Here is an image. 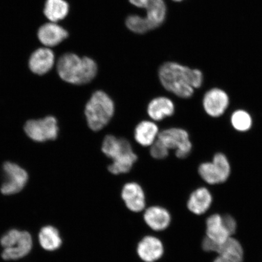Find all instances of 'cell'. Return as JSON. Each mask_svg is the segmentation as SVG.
I'll list each match as a JSON object with an SVG mask.
<instances>
[{"mask_svg":"<svg viewBox=\"0 0 262 262\" xmlns=\"http://www.w3.org/2000/svg\"><path fill=\"white\" fill-rule=\"evenodd\" d=\"M159 77L165 89L183 98L191 97L204 81L201 71L171 61L160 67Z\"/></svg>","mask_w":262,"mask_h":262,"instance_id":"cell-1","label":"cell"},{"mask_svg":"<svg viewBox=\"0 0 262 262\" xmlns=\"http://www.w3.org/2000/svg\"><path fill=\"white\" fill-rule=\"evenodd\" d=\"M57 70L59 77L63 81L82 85L90 83L96 77L98 67L93 58L67 53L58 59Z\"/></svg>","mask_w":262,"mask_h":262,"instance_id":"cell-2","label":"cell"},{"mask_svg":"<svg viewBox=\"0 0 262 262\" xmlns=\"http://www.w3.org/2000/svg\"><path fill=\"white\" fill-rule=\"evenodd\" d=\"M131 5L146 11L145 16L130 15L126 26L130 31L143 34L160 27L165 21L167 8L163 0H129Z\"/></svg>","mask_w":262,"mask_h":262,"instance_id":"cell-3","label":"cell"},{"mask_svg":"<svg viewBox=\"0 0 262 262\" xmlns=\"http://www.w3.org/2000/svg\"><path fill=\"white\" fill-rule=\"evenodd\" d=\"M101 150L113 163L108 166V171L114 175L128 172L137 160L132 146L126 139L107 135L103 140Z\"/></svg>","mask_w":262,"mask_h":262,"instance_id":"cell-4","label":"cell"},{"mask_svg":"<svg viewBox=\"0 0 262 262\" xmlns=\"http://www.w3.org/2000/svg\"><path fill=\"white\" fill-rule=\"evenodd\" d=\"M114 113L115 105L112 98L102 91L95 92L85 106L88 125L96 132L102 129L109 123Z\"/></svg>","mask_w":262,"mask_h":262,"instance_id":"cell-5","label":"cell"},{"mask_svg":"<svg viewBox=\"0 0 262 262\" xmlns=\"http://www.w3.org/2000/svg\"><path fill=\"white\" fill-rule=\"evenodd\" d=\"M199 173L209 184H219L227 181L230 175V164L224 154L217 153L211 162L202 163L199 166Z\"/></svg>","mask_w":262,"mask_h":262,"instance_id":"cell-6","label":"cell"},{"mask_svg":"<svg viewBox=\"0 0 262 262\" xmlns=\"http://www.w3.org/2000/svg\"><path fill=\"white\" fill-rule=\"evenodd\" d=\"M168 149H176L179 159L187 157L192 150V143L187 131L178 127L163 130L159 133L158 138Z\"/></svg>","mask_w":262,"mask_h":262,"instance_id":"cell-7","label":"cell"},{"mask_svg":"<svg viewBox=\"0 0 262 262\" xmlns=\"http://www.w3.org/2000/svg\"><path fill=\"white\" fill-rule=\"evenodd\" d=\"M25 131L29 138L37 142H44L57 139L58 133L57 120L53 116L40 120L28 121Z\"/></svg>","mask_w":262,"mask_h":262,"instance_id":"cell-8","label":"cell"},{"mask_svg":"<svg viewBox=\"0 0 262 262\" xmlns=\"http://www.w3.org/2000/svg\"><path fill=\"white\" fill-rule=\"evenodd\" d=\"M6 180L1 188L2 194L12 195L20 192L28 180V172L15 163L6 162L3 166Z\"/></svg>","mask_w":262,"mask_h":262,"instance_id":"cell-9","label":"cell"},{"mask_svg":"<svg viewBox=\"0 0 262 262\" xmlns=\"http://www.w3.org/2000/svg\"><path fill=\"white\" fill-rule=\"evenodd\" d=\"M229 103L228 94L219 88H213L208 91L203 100L205 112L212 117L222 116L227 110Z\"/></svg>","mask_w":262,"mask_h":262,"instance_id":"cell-10","label":"cell"},{"mask_svg":"<svg viewBox=\"0 0 262 262\" xmlns=\"http://www.w3.org/2000/svg\"><path fill=\"white\" fill-rule=\"evenodd\" d=\"M67 30L57 23L49 22L40 26L37 37L41 43L47 48H52L60 44L68 37Z\"/></svg>","mask_w":262,"mask_h":262,"instance_id":"cell-11","label":"cell"},{"mask_svg":"<svg viewBox=\"0 0 262 262\" xmlns=\"http://www.w3.org/2000/svg\"><path fill=\"white\" fill-rule=\"evenodd\" d=\"M122 198L127 209L134 212H140L145 209L146 198L143 189L138 183H127L122 191Z\"/></svg>","mask_w":262,"mask_h":262,"instance_id":"cell-12","label":"cell"},{"mask_svg":"<svg viewBox=\"0 0 262 262\" xmlns=\"http://www.w3.org/2000/svg\"><path fill=\"white\" fill-rule=\"evenodd\" d=\"M55 63V55L50 48H38L31 54L29 67L33 73L39 75L48 73Z\"/></svg>","mask_w":262,"mask_h":262,"instance_id":"cell-13","label":"cell"},{"mask_svg":"<svg viewBox=\"0 0 262 262\" xmlns=\"http://www.w3.org/2000/svg\"><path fill=\"white\" fill-rule=\"evenodd\" d=\"M214 252L219 254L213 262H243L244 251L239 242L232 237L215 245Z\"/></svg>","mask_w":262,"mask_h":262,"instance_id":"cell-14","label":"cell"},{"mask_svg":"<svg viewBox=\"0 0 262 262\" xmlns=\"http://www.w3.org/2000/svg\"><path fill=\"white\" fill-rule=\"evenodd\" d=\"M137 253L143 261L155 262L163 255V245L159 238L149 235L139 242Z\"/></svg>","mask_w":262,"mask_h":262,"instance_id":"cell-15","label":"cell"},{"mask_svg":"<svg viewBox=\"0 0 262 262\" xmlns=\"http://www.w3.org/2000/svg\"><path fill=\"white\" fill-rule=\"evenodd\" d=\"M146 225L154 231L165 230L171 224V214L162 206H154L146 209L143 215Z\"/></svg>","mask_w":262,"mask_h":262,"instance_id":"cell-16","label":"cell"},{"mask_svg":"<svg viewBox=\"0 0 262 262\" xmlns=\"http://www.w3.org/2000/svg\"><path fill=\"white\" fill-rule=\"evenodd\" d=\"M32 247L31 235L28 232L22 231L20 237L12 247L3 250L2 257L6 260L19 259L30 253Z\"/></svg>","mask_w":262,"mask_h":262,"instance_id":"cell-17","label":"cell"},{"mask_svg":"<svg viewBox=\"0 0 262 262\" xmlns=\"http://www.w3.org/2000/svg\"><path fill=\"white\" fill-rule=\"evenodd\" d=\"M147 111L149 116L153 120L161 121L174 114L175 106L169 98L159 97L154 98L150 101Z\"/></svg>","mask_w":262,"mask_h":262,"instance_id":"cell-18","label":"cell"},{"mask_svg":"<svg viewBox=\"0 0 262 262\" xmlns=\"http://www.w3.org/2000/svg\"><path fill=\"white\" fill-rule=\"evenodd\" d=\"M212 196L206 188L196 189L190 195L187 206L189 210L196 215H201L208 210L211 205Z\"/></svg>","mask_w":262,"mask_h":262,"instance_id":"cell-19","label":"cell"},{"mask_svg":"<svg viewBox=\"0 0 262 262\" xmlns=\"http://www.w3.org/2000/svg\"><path fill=\"white\" fill-rule=\"evenodd\" d=\"M206 237L217 244L227 241L231 235L225 228L223 218L219 214H213L206 220Z\"/></svg>","mask_w":262,"mask_h":262,"instance_id":"cell-20","label":"cell"},{"mask_svg":"<svg viewBox=\"0 0 262 262\" xmlns=\"http://www.w3.org/2000/svg\"><path fill=\"white\" fill-rule=\"evenodd\" d=\"M159 127L150 121H143L136 127L134 138L143 146H150L158 138Z\"/></svg>","mask_w":262,"mask_h":262,"instance_id":"cell-21","label":"cell"},{"mask_svg":"<svg viewBox=\"0 0 262 262\" xmlns=\"http://www.w3.org/2000/svg\"><path fill=\"white\" fill-rule=\"evenodd\" d=\"M70 5L65 0H47L43 9L44 15L50 22L57 23L67 17Z\"/></svg>","mask_w":262,"mask_h":262,"instance_id":"cell-22","label":"cell"},{"mask_svg":"<svg viewBox=\"0 0 262 262\" xmlns=\"http://www.w3.org/2000/svg\"><path fill=\"white\" fill-rule=\"evenodd\" d=\"M38 238L41 247L49 251L58 250L62 244L60 233L56 228L52 226L42 228Z\"/></svg>","mask_w":262,"mask_h":262,"instance_id":"cell-23","label":"cell"},{"mask_svg":"<svg viewBox=\"0 0 262 262\" xmlns=\"http://www.w3.org/2000/svg\"><path fill=\"white\" fill-rule=\"evenodd\" d=\"M231 122L235 130L245 132L251 128L253 120L250 114L247 111L237 110L232 114Z\"/></svg>","mask_w":262,"mask_h":262,"instance_id":"cell-24","label":"cell"},{"mask_svg":"<svg viewBox=\"0 0 262 262\" xmlns=\"http://www.w3.org/2000/svg\"><path fill=\"white\" fill-rule=\"evenodd\" d=\"M150 154L153 158L163 159L169 155V149L159 139H157L150 146Z\"/></svg>","mask_w":262,"mask_h":262,"instance_id":"cell-25","label":"cell"},{"mask_svg":"<svg viewBox=\"0 0 262 262\" xmlns=\"http://www.w3.org/2000/svg\"><path fill=\"white\" fill-rule=\"evenodd\" d=\"M21 232L22 231L15 229H11V230L6 232L5 234L3 235L1 240H0V243H1L3 248L6 249L12 247L21 236Z\"/></svg>","mask_w":262,"mask_h":262,"instance_id":"cell-26","label":"cell"},{"mask_svg":"<svg viewBox=\"0 0 262 262\" xmlns=\"http://www.w3.org/2000/svg\"><path fill=\"white\" fill-rule=\"evenodd\" d=\"M223 222L225 225V227L227 228L229 234L231 236L234 234L236 231L237 229V223L235 219L229 215H225L223 216Z\"/></svg>","mask_w":262,"mask_h":262,"instance_id":"cell-27","label":"cell"},{"mask_svg":"<svg viewBox=\"0 0 262 262\" xmlns=\"http://www.w3.org/2000/svg\"><path fill=\"white\" fill-rule=\"evenodd\" d=\"M173 1H174V2H181V1H183V0H173Z\"/></svg>","mask_w":262,"mask_h":262,"instance_id":"cell-28","label":"cell"}]
</instances>
